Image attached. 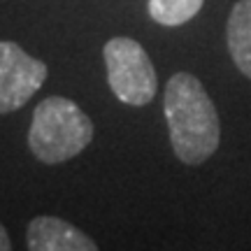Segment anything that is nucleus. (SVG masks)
Masks as SVG:
<instances>
[{"label": "nucleus", "mask_w": 251, "mask_h": 251, "mask_svg": "<svg viewBox=\"0 0 251 251\" xmlns=\"http://www.w3.org/2000/svg\"><path fill=\"white\" fill-rule=\"evenodd\" d=\"M228 49L240 72L251 79V0H240L230 12Z\"/></svg>", "instance_id": "nucleus-6"}, {"label": "nucleus", "mask_w": 251, "mask_h": 251, "mask_svg": "<svg viewBox=\"0 0 251 251\" xmlns=\"http://www.w3.org/2000/svg\"><path fill=\"white\" fill-rule=\"evenodd\" d=\"M163 107L170 128L172 149L181 163H205L219 149V114L200 79L188 72L172 75L165 86Z\"/></svg>", "instance_id": "nucleus-1"}, {"label": "nucleus", "mask_w": 251, "mask_h": 251, "mask_svg": "<svg viewBox=\"0 0 251 251\" xmlns=\"http://www.w3.org/2000/svg\"><path fill=\"white\" fill-rule=\"evenodd\" d=\"M9 249H12V242H9L7 233H5V228L0 224V251H9Z\"/></svg>", "instance_id": "nucleus-8"}, {"label": "nucleus", "mask_w": 251, "mask_h": 251, "mask_svg": "<svg viewBox=\"0 0 251 251\" xmlns=\"http://www.w3.org/2000/svg\"><path fill=\"white\" fill-rule=\"evenodd\" d=\"M47 79V65L28 56L17 42H0V114L24 107Z\"/></svg>", "instance_id": "nucleus-4"}, {"label": "nucleus", "mask_w": 251, "mask_h": 251, "mask_svg": "<svg viewBox=\"0 0 251 251\" xmlns=\"http://www.w3.org/2000/svg\"><path fill=\"white\" fill-rule=\"evenodd\" d=\"M205 0H149V14L161 26H181L200 12Z\"/></svg>", "instance_id": "nucleus-7"}, {"label": "nucleus", "mask_w": 251, "mask_h": 251, "mask_svg": "<svg viewBox=\"0 0 251 251\" xmlns=\"http://www.w3.org/2000/svg\"><path fill=\"white\" fill-rule=\"evenodd\" d=\"M26 247L30 251H96L86 233L56 216H37L28 224Z\"/></svg>", "instance_id": "nucleus-5"}, {"label": "nucleus", "mask_w": 251, "mask_h": 251, "mask_svg": "<svg viewBox=\"0 0 251 251\" xmlns=\"http://www.w3.org/2000/svg\"><path fill=\"white\" fill-rule=\"evenodd\" d=\"M93 140V121L77 102L63 96L45 98L33 112L28 147L47 165L65 163L81 153Z\"/></svg>", "instance_id": "nucleus-2"}, {"label": "nucleus", "mask_w": 251, "mask_h": 251, "mask_svg": "<svg viewBox=\"0 0 251 251\" xmlns=\"http://www.w3.org/2000/svg\"><path fill=\"white\" fill-rule=\"evenodd\" d=\"M109 89L121 102L142 107L156 96V70L144 47L130 37H112L105 49Z\"/></svg>", "instance_id": "nucleus-3"}]
</instances>
